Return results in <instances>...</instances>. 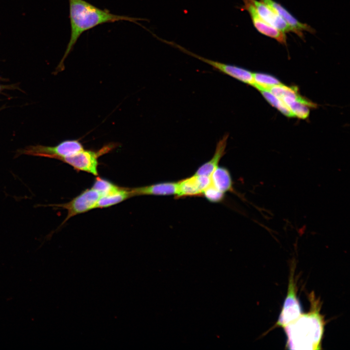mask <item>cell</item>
Listing matches in <instances>:
<instances>
[{
  "label": "cell",
  "instance_id": "cell-19",
  "mask_svg": "<svg viewBox=\"0 0 350 350\" xmlns=\"http://www.w3.org/2000/svg\"><path fill=\"white\" fill-rule=\"evenodd\" d=\"M265 99L273 106L277 108L284 115L293 117V114L287 105L279 98L273 95L268 90H260Z\"/></svg>",
  "mask_w": 350,
  "mask_h": 350
},
{
  "label": "cell",
  "instance_id": "cell-11",
  "mask_svg": "<svg viewBox=\"0 0 350 350\" xmlns=\"http://www.w3.org/2000/svg\"><path fill=\"white\" fill-rule=\"evenodd\" d=\"M273 9L291 27L293 33L301 38H303V32L307 31L314 34L315 30L310 26L299 21L280 4L273 0H260Z\"/></svg>",
  "mask_w": 350,
  "mask_h": 350
},
{
  "label": "cell",
  "instance_id": "cell-4",
  "mask_svg": "<svg viewBox=\"0 0 350 350\" xmlns=\"http://www.w3.org/2000/svg\"><path fill=\"white\" fill-rule=\"evenodd\" d=\"M114 143L105 145L98 151L86 150L84 148L77 153L60 160L69 164L77 171H83L98 176L99 158L111 151L116 147Z\"/></svg>",
  "mask_w": 350,
  "mask_h": 350
},
{
  "label": "cell",
  "instance_id": "cell-6",
  "mask_svg": "<svg viewBox=\"0 0 350 350\" xmlns=\"http://www.w3.org/2000/svg\"><path fill=\"white\" fill-rule=\"evenodd\" d=\"M84 149L78 140H64L54 147L37 145L28 148L25 153L35 156H43L60 159L72 156Z\"/></svg>",
  "mask_w": 350,
  "mask_h": 350
},
{
  "label": "cell",
  "instance_id": "cell-9",
  "mask_svg": "<svg viewBox=\"0 0 350 350\" xmlns=\"http://www.w3.org/2000/svg\"><path fill=\"white\" fill-rule=\"evenodd\" d=\"M244 4L241 7L242 11L246 10L249 13L254 26L262 34L272 38L282 44H286L285 33L271 26L264 21L258 15L250 0H243Z\"/></svg>",
  "mask_w": 350,
  "mask_h": 350
},
{
  "label": "cell",
  "instance_id": "cell-16",
  "mask_svg": "<svg viewBox=\"0 0 350 350\" xmlns=\"http://www.w3.org/2000/svg\"><path fill=\"white\" fill-rule=\"evenodd\" d=\"M315 105L301 97L292 104L289 108L294 116L300 119H305L309 115L310 108Z\"/></svg>",
  "mask_w": 350,
  "mask_h": 350
},
{
  "label": "cell",
  "instance_id": "cell-1",
  "mask_svg": "<svg viewBox=\"0 0 350 350\" xmlns=\"http://www.w3.org/2000/svg\"><path fill=\"white\" fill-rule=\"evenodd\" d=\"M309 312L302 313L297 319L283 329L286 336V348L289 350H316L322 349L325 321L320 313L321 303L314 292L308 295Z\"/></svg>",
  "mask_w": 350,
  "mask_h": 350
},
{
  "label": "cell",
  "instance_id": "cell-18",
  "mask_svg": "<svg viewBox=\"0 0 350 350\" xmlns=\"http://www.w3.org/2000/svg\"><path fill=\"white\" fill-rule=\"evenodd\" d=\"M91 188L98 192L101 196L116 191L121 187L108 180L97 176Z\"/></svg>",
  "mask_w": 350,
  "mask_h": 350
},
{
  "label": "cell",
  "instance_id": "cell-15",
  "mask_svg": "<svg viewBox=\"0 0 350 350\" xmlns=\"http://www.w3.org/2000/svg\"><path fill=\"white\" fill-rule=\"evenodd\" d=\"M132 196L130 188L121 187L99 199L96 208H107L121 203Z\"/></svg>",
  "mask_w": 350,
  "mask_h": 350
},
{
  "label": "cell",
  "instance_id": "cell-21",
  "mask_svg": "<svg viewBox=\"0 0 350 350\" xmlns=\"http://www.w3.org/2000/svg\"><path fill=\"white\" fill-rule=\"evenodd\" d=\"M3 87L0 85V91H1L2 89H3Z\"/></svg>",
  "mask_w": 350,
  "mask_h": 350
},
{
  "label": "cell",
  "instance_id": "cell-14",
  "mask_svg": "<svg viewBox=\"0 0 350 350\" xmlns=\"http://www.w3.org/2000/svg\"><path fill=\"white\" fill-rule=\"evenodd\" d=\"M210 186L224 194L233 191V181L229 171L224 167L218 166L210 176Z\"/></svg>",
  "mask_w": 350,
  "mask_h": 350
},
{
  "label": "cell",
  "instance_id": "cell-10",
  "mask_svg": "<svg viewBox=\"0 0 350 350\" xmlns=\"http://www.w3.org/2000/svg\"><path fill=\"white\" fill-rule=\"evenodd\" d=\"M250 1L255 7L259 16L266 23L284 33L293 32L291 27L271 7L260 0Z\"/></svg>",
  "mask_w": 350,
  "mask_h": 350
},
{
  "label": "cell",
  "instance_id": "cell-8",
  "mask_svg": "<svg viewBox=\"0 0 350 350\" xmlns=\"http://www.w3.org/2000/svg\"><path fill=\"white\" fill-rule=\"evenodd\" d=\"M210 182V176L193 174L191 176L177 182V191L175 198L203 196L206 189Z\"/></svg>",
  "mask_w": 350,
  "mask_h": 350
},
{
  "label": "cell",
  "instance_id": "cell-20",
  "mask_svg": "<svg viewBox=\"0 0 350 350\" xmlns=\"http://www.w3.org/2000/svg\"><path fill=\"white\" fill-rule=\"evenodd\" d=\"M225 195L223 193L209 185L204 191L203 196L210 202L219 203L223 200Z\"/></svg>",
  "mask_w": 350,
  "mask_h": 350
},
{
  "label": "cell",
  "instance_id": "cell-17",
  "mask_svg": "<svg viewBox=\"0 0 350 350\" xmlns=\"http://www.w3.org/2000/svg\"><path fill=\"white\" fill-rule=\"evenodd\" d=\"M253 87L258 90H269L280 83L276 77L265 73H253Z\"/></svg>",
  "mask_w": 350,
  "mask_h": 350
},
{
  "label": "cell",
  "instance_id": "cell-2",
  "mask_svg": "<svg viewBox=\"0 0 350 350\" xmlns=\"http://www.w3.org/2000/svg\"><path fill=\"white\" fill-rule=\"evenodd\" d=\"M69 2L70 36L58 68L63 69L64 62L80 36L86 31L98 25L119 21H127L139 24L143 18L115 15L102 10L85 0H68Z\"/></svg>",
  "mask_w": 350,
  "mask_h": 350
},
{
  "label": "cell",
  "instance_id": "cell-12",
  "mask_svg": "<svg viewBox=\"0 0 350 350\" xmlns=\"http://www.w3.org/2000/svg\"><path fill=\"white\" fill-rule=\"evenodd\" d=\"M132 196L138 195H175L177 182L166 181L130 188Z\"/></svg>",
  "mask_w": 350,
  "mask_h": 350
},
{
  "label": "cell",
  "instance_id": "cell-7",
  "mask_svg": "<svg viewBox=\"0 0 350 350\" xmlns=\"http://www.w3.org/2000/svg\"><path fill=\"white\" fill-rule=\"evenodd\" d=\"M101 195L92 188L83 191L70 201L64 204L55 205L68 210V214L63 224L67 220L82 213L96 209V206Z\"/></svg>",
  "mask_w": 350,
  "mask_h": 350
},
{
  "label": "cell",
  "instance_id": "cell-5",
  "mask_svg": "<svg viewBox=\"0 0 350 350\" xmlns=\"http://www.w3.org/2000/svg\"><path fill=\"white\" fill-rule=\"evenodd\" d=\"M172 46L210 65L214 70L250 86H253L254 85L253 73L245 69L234 65L225 64L204 58L190 52L174 42L172 43Z\"/></svg>",
  "mask_w": 350,
  "mask_h": 350
},
{
  "label": "cell",
  "instance_id": "cell-3",
  "mask_svg": "<svg viewBox=\"0 0 350 350\" xmlns=\"http://www.w3.org/2000/svg\"><path fill=\"white\" fill-rule=\"evenodd\" d=\"M295 264H292L289 277L287 292L278 320L273 328H283L302 314V308L298 297L296 281L294 277Z\"/></svg>",
  "mask_w": 350,
  "mask_h": 350
},
{
  "label": "cell",
  "instance_id": "cell-13",
  "mask_svg": "<svg viewBox=\"0 0 350 350\" xmlns=\"http://www.w3.org/2000/svg\"><path fill=\"white\" fill-rule=\"evenodd\" d=\"M228 137V134H226L217 142L212 157L210 160L199 166L194 174L207 176L211 175L213 171L219 166L220 160L226 154Z\"/></svg>",
  "mask_w": 350,
  "mask_h": 350
}]
</instances>
